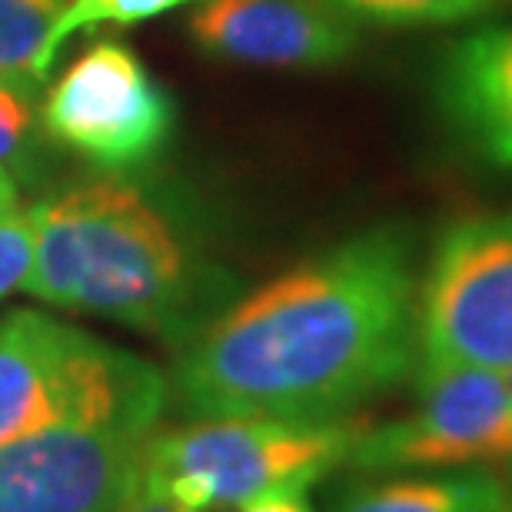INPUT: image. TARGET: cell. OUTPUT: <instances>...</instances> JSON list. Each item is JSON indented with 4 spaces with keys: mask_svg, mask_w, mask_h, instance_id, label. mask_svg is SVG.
Instances as JSON below:
<instances>
[{
    "mask_svg": "<svg viewBox=\"0 0 512 512\" xmlns=\"http://www.w3.org/2000/svg\"><path fill=\"white\" fill-rule=\"evenodd\" d=\"M416 237L360 230L247 293L177 363L190 416L346 419L416 366Z\"/></svg>",
    "mask_w": 512,
    "mask_h": 512,
    "instance_id": "6da1fadb",
    "label": "cell"
},
{
    "mask_svg": "<svg viewBox=\"0 0 512 512\" xmlns=\"http://www.w3.org/2000/svg\"><path fill=\"white\" fill-rule=\"evenodd\" d=\"M30 220V296L167 340L197 336L210 270L137 187L94 180L37 203Z\"/></svg>",
    "mask_w": 512,
    "mask_h": 512,
    "instance_id": "7a4b0ae2",
    "label": "cell"
},
{
    "mask_svg": "<svg viewBox=\"0 0 512 512\" xmlns=\"http://www.w3.org/2000/svg\"><path fill=\"white\" fill-rule=\"evenodd\" d=\"M163 399L140 356L34 310L0 320V446L64 426L153 429Z\"/></svg>",
    "mask_w": 512,
    "mask_h": 512,
    "instance_id": "3957f363",
    "label": "cell"
},
{
    "mask_svg": "<svg viewBox=\"0 0 512 512\" xmlns=\"http://www.w3.org/2000/svg\"><path fill=\"white\" fill-rule=\"evenodd\" d=\"M363 423L200 416L147 439L137 483L193 512L240 509L280 489H310L350 463Z\"/></svg>",
    "mask_w": 512,
    "mask_h": 512,
    "instance_id": "277c9868",
    "label": "cell"
},
{
    "mask_svg": "<svg viewBox=\"0 0 512 512\" xmlns=\"http://www.w3.org/2000/svg\"><path fill=\"white\" fill-rule=\"evenodd\" d=\"M416 360L512 370V210L439 230L419 276Z\"/></svg>",
    "mask_w": 512,
    "mask_h": 512,
    "instance_id": "5b68a950",
    "label": "cell"
},
{
    "mask_svg": "<svg viewBox=\"0 0 512 512\" xmlns=\"http://www.w3.org/2000/svg\"><path fill=\"white\" fill-rule=\"evenodd\" d=\"M416 399L403 416L363 426L350 463L360 473L509 469L512 396L506 373L416 360Z\"/></svg>",
    "mask_w": 512,
    "mask_h": 512,
    "instance_id": "8992f818",
    "label": "cell"
},
{
    "mask_svg": "<svg viewBox=\"0 0 512 512\" xmlns=\"http://www.w3.org/2000/svg\"><path fill=\"white\" fill-rule=\"evenodd\" d=\"M50 137L110 170L150 160L173 130V104L137 54L114 40L87 47L44 100Z\"/></svg>",
    "mask_w": 512,
    "mask_h": 512,
    "instance_id": "52a82bcc",
    "label": "cell"
},
{
    "mask_svg": "<svg viewBox=\"0 0 512 512\" xmlns=\"http://www.w3.org/2000/svg\"><path fill=\"white\" fill-rule=\"evenodd\" d=\"M150 433L64 426L0 446V512H120Z\"/></svg>",
    "mask_w": 512,
    "mask_h": 512,
    "instance_id": "ba28073f",
    "label": "cell"
},
{
    "mask_svg": "<svg viewBox=\"0 0 512 512\" xmlns=\"http://www.w3.org/2000/svg\"><path fill=\"white\" fill-rule=\"evenodd\" d=\"M190 34L220 60L286 70L343 64L360 44L353 20L323 0H207Z\"/></svg>",
    "mask_w": 512,
    "mask_h": 512,
    "instance_id": "9c48e42d",
    "label": "cell"
},
{
    "mask_svg": "<svg viewBox=\"0 0 512 512\" xmlns=\"http://www.w3.org/2000/svg\"><path fill=\"white\" fill-rule=\"evenodd\" d=\"M433 104L459 150L512 173V20L466 30L443 50Z\"/></svg>",
    "mask_w": 512,
    "mask_h": 512,
    "instance_id": "30bf717a",
    "label": "cell"
},
{
    "mask_svg": "<svg viewBox=\"0 0 512 512\" xmlns=\"http://www.w3.org/2000/svg\"><path fill=\"white\" fill-rule=\"evenodd\" d=\"M330 512H512L503 469L363 473L330 499Z\"/></svg>",
    "mask_w": 512,
    "mask_h": 512,
    "instance_id": "8fae6325",
    "label": "cell"
},
{
    "mask_svg": "<svg viewBox=\"0 0 512 512\" xmlns=\"http://www.w3.org/2000/svg\"><path fill=\"white\" fill-rule=\"evenodd\" d=\"M70 0H0V84L30 97L44 84L40 57Z\"/></svg>",
    "mask_w": 512,
    "mask_h": 512,
    "instance_id": "7c38bea8",
    "label": "cell"
},
{
    "mask_svg": "<svg viewBox=\"0 0 512 512\" xmlns=\"http://www.w3.org/2000/svg\"><path fill=\"white\" fill-rule=\"evenodd\" d=\"M353 24L380 27H439L486 14L496 0H323Z\"/></svg>",
    "mask_w": 512,
    "mask_h": 512,
    "instance_id": "4fadbf2b",
    "label": "cell"
},
{
    "mask_svg": "<svg viewBox=\"0 0 512 512\" xmlns=\"http://www.w3.org/2000/svg\"><path fill=\"white\" fill-rule=\"evenodd\" d=\"M180 4H190V0H70L47 37L44 57H40V80L47 77L50 60L57 57L60 44H64L67 37H74L77 30H87L97 24H140V20L167 14V10Z\"/></svg>",
    "mask_w": 512,
    "mask_h": 512,
    "instance_id": "5bb4252c",
    "label": "cell"
},
{
    "mask_svg": "<svg viewBox=\"0 0 512 512\" xmlns=\"http://www.w3.org/2000/svg\"><path fill=\"white\" fill-rule=\"evenodd\" d=\"M30 263H34V220L17 210L0 217V296L27 283Z\"/></svg>",
    "mask_w": 512,
    "mask_h": 512,
    "instance_id": "9a60e30c",
    "label": "cell"
},
{
    "mask_svg": "<svg viewBox=\"0 0 512 512\" xmlns=\"http://www.w3.org/2000/svg\"><path fill=\"white\" fill-rule=\"evenodd\" d=\"M30 137V110L27 97L0 84V163L20 160Z\"/></svg>",
    "mask_w": 512,
    "mask_h": 512,
    "instance_id": "2e32d148",
    "label": "cell"
},
{
    "mask_svg": "<svg viewBox=\"0 0 512 512\" xmlns=\"http://www.w3.org/2000/svg\"><path fill=\"white\" fill-rule=\"evenodd\" d=\"M240 512H316L306 499V489H280V493H266L250 499Z\"/></svg>",
    "mask_w": 512,
    "mask_h": 512,
    "instance_id": "e0dca14e",
    "label": "cell"
},
{
    "mask_svg": "<svg viewBox=\"0 0 512 512\" xmlns=\"http://www.w3.org/2000/svg\"><path fill=\"white\" fill-rule=\"evenodd\" d=\"M120 512H193V509L180 506V503H173V499L160 496V493H153V489H143V486L137 483V486H133L130 499H127V506L120 509Z\"/></svg>",
    "mask_w": 512,
    "mask_h": 512,
    "instance_id": "ac0fdd59",
    "label": "cell"
},
{
    "mask_svg": "<svg viewBox=\"0 0 512 512\" xmlns=\"http://www.w3.org/2000/svg\"><path fill=\"white\" fill-rule=\"evenodd\" d=\"M506 383H509V396H512V370L506 373ZM503 473H506V479L512 483V466H509V469H503Z\"/></svg>",
    "mask_w": 512,
    "mask_h": 512,
    "instance_id": "d6986e66",
    "label": "cell"
}]
</instances>
